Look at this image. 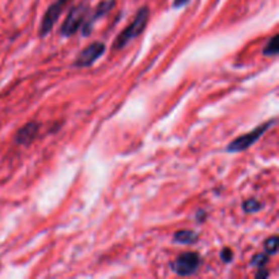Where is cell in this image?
<instances>
[{
    "mask_svg": "<svg viewBox=\"0 0 279 279\" xmlns=\"http://www.w3.org/2000/svg\"><path fill=\"white\" fill-rule=\"evenodd\" d=\"M149 18H150V9L147 6H143L142 9L137 10L132 22L129 23L128 26H125L123 32L116 37L115 42L112 45L113 50H121L123 48L128 45L132 40L141 36L145 32V29H146Z\"/></svg>",
    "mask_w": 279,
    "mask_h": 279,
    "instance_id": "1",
    "label": "cell"
},
{
    "mask_svg": "<svg viewBox=\"0 0 279 279\" xmlns=\"http://www.w3.org/2000/svg\"><path fill=\"white\" fill-rule=\"evenodd\" d=\"M276 123V119H271L265 123L257 125L255 128L249 131V132L240 135L238 137L233 139L232 142L226 146V153H241V151L248 150L249 147H252L255 143L264 135L268 129Z\"/></svg>",
    "mask_w": 279,
    "mask_h": 279,
    "instance_id": "2",
    "label": "cell"
},
{
    "mask_svg": "<svg viewBox=\"0 0 279 279\" xmlns=\"http://www.w3.org/2000/svg\"><path fill=\"white\" fill-rule=\"evenodd\" d=\"M89 13H90L89 6L85 5V3L74 6L73 9L69 10L68 15L64 19L63 25H61L60 34L65 37V38H68V37H71L77 32H79L81 28H82V25L85 23V21H86Z\"/></svg>",
    "mask_w": 279,
    "mask_h": 279,
    "instance_id": "3",
    "label": "cell"
},
{
    "mask_svg": "<svg viewBox=\"0 0 279 279\" xmlns=\"http://www.w3.org/2000/svg\"><path fill=\"white\" fill-rule=\"evenodd\" d=\"M201 265V257L197 252L188 251L177 256V259L170 263V270L179 276H191L196 274Z\"/></svg>",
    "mask_w": 279,
    "mask_h": 279,
    "instance_id": "4",
    "label": "cell"
},
{
    "mask_svg": "<svg viewBox=\"0 0 279 279\" xmlns=\"http://www.w3.org/2000/svg\"><path fill=\"white\" fill-rule=\"evenodd\" d=\"M69 0H56L55 3L48 7L45 11V14L42 17L41 23H40V29H38V34L41 38L46 37L52 32V29L55 26L57 21H59L60 15L64 11L65 6L68 5Z\"/></svg>",
    "mask_w": 279,
    "mask_h": 279,
    "instance_id": "5",
    "label": "cell"
},
{
    "mask_svg": "<svg viewBox=\"0 0 279 279\" xmlns=\"http://www.w3.org/2000/svg\"><path fill=\"white\" fill-rule=\"evenodd\" d=\"M106 46L102 41H94L90 45H87L85 49L79 52L77 59L74 61V67L77 68H87L92 67L101 56L105 53Z\"/></svg>",
    "mask_w": 279,
    "mask_h": 279,
    "instance_id": "6",
    "label": "cell"
},
{
    "mask_svg": "<svg viewBox=\"0 0 279 279\" xmlns=\"http://www.w3.org/2000/svg\"><path fill=\"white\" fill-rule=\"evenodd\" d=\"M115 6H116V0H102V2H100V3L96 6L94 11H93V13H89L86 21H85V23L82 25V28H81L82 36L85 37L90 36L94 23H96L100 18H102V17H105L106 14H109Z\"/></svg>",
    "mask_w": 279,
    "mask_h": 279,
    "instance_id": "7",
    "label": "cell"
},
{
    "mask_svg": "<svg viewBox=\"0 0 279 279\" xmlns=\"http://www.w3.org/2000/svg\"><path fill=\"white\" fill-rule=\"evenodd\" d=\"M40 128H41V124L37 123V121H30V123H26L23 127L17 131L14 137V142L19 146H30L38 136V132H40Z\"/></svg>",
    "mask_w": 279,
    "mask_h": 279,
    "instance_id": "8",
    "label": "cell"
},
{
    "mask_svg": "<svg viewBox=\"0 0 279 279\" xmlns=\"http://www.w3.org/2000/svg\"><path fill=\"white\" fill-rule=\"evenodd\" d=\"M199 241V236L196 232L189 229L177 230L173 234V243L181 244V245H193Z\"/></svg>",
    "mask_w": 279,
    "mask_h": 279,
    "instance_id": "9",
    "label": "cell"
},
{
    "mask_svg": "<svg viewBox=\"0 0 279 279\" xmlns=\"http://www.w3.org/2000/svg\"><path fill=\"white\" fill-rule=\"evenodd\" d=\"M264 204L261 203L260 200H257L255 197H251V199H247V200L243 203V211L247 213V214H255V213H259L260 210H263Z\"/></svg>",
    "mask_w": 279,
    "mask_h": 279,
    "instance_id": "10",
    "label": "cell"
},
{
    "mask_svg": "<svg viewBox=\"0 0 279 279\" xmlns=\"http://www.w3.org/2000/svg\"><path fill=\"white\" fill-rule=\"evenodd\" d=\"M264 252L268 255V256H274L278 253V247H279V237L278 236H271V237L265 238L264 244Z\"/></svg>",
    "mask_w": 279,
    "mask_h": 279,
    "instance_id": "11",
    "label": "cell"
},
{
    "mask_svg": "<svg viewBox=\"0 0 279 279\" xmlns=\"http://www.w3.org/2000/svg\"><path fill=\"white\" fill-rule=\"evenodd\" d=\"M279 52V37L278 34H275L268 40V42L265 44L263 48V55L264 56H276Z\"/></svg>",
    "mask_w": 279,
    "mask_h": 279,
    "instance_id": "12",
    "label": "cell"
},
{
    "mask_svg": "<svg viewBox=\"0 0 279 279\" xmlns=\"http://www.w3.org/2000/svg\"><path fill=\"white\" fill-rule=\"evenodd\" d=\"M270 260V256L267 253H257L251 259V265L255 268H260V267H265V264Z\"/></svg>",
    "mask_w": 279,
    "mask_h": 279,
    "instance_id": "13",
    "label": "cell"
},
{
    "mask_svg": "<svg viewBox=\"0 0 279 279\" xmlns=\"http://www.w3.org/2000/svg\"><path fill=\"white\" fill-rule=\"evenodd\" d=\"M220 256H221V260L224 261V263H230V261L233 260V257H234L233 249H232V248H228V247L222 248Z\"/></svg>",
    "mask_w": 279,
    "mask_h": 279,
    "instance_id": "14",
    "label": "cell"
},
{
    "mask_svg": "<svg viewBox=\"0 0 279 279\" xmlns=\"http://www.w3.org/2000/svg\"><path fill=\"white\" fill-rule=\"evenodd\" d=\"M257 279H265L270 276V271L267 270V268H264V267H260V268H257V272L256 275H255Z\"/></svg>",
    "mask_w": 279,
    "mask_h": 279,
    "instance_id": "15",
    "label": "cell"
},
{
    "mask_svg": "<svg viewBox=\"0 0 279 279\" xmlns=\"http://www.w3.org/2000/svg\"><path fill=\"white\" fill-rule=\"evenodd\" d=\"M207 220V213L204 210H199L196 214V221L199 224H203Z\"/></svg>",
    "mask_w": 279,
    "mask_h": 279,
    "instance_id": "16",
    "label": "cell"
},
{
    "mask_svg": "<svg viewBox=\"0 0 279 279\" xmlns=\"http://www.w3.org/2000/svg\"><path fill=\"white\" fill-rule=\"evenodd\" d=\"M191 0H173V7L174 9H180V7H184L185 5H188Z\"/></svg>",
    "mask_w": 279,
    "mask_h": 279,
    "instance_id": "17",
    "label": "cell"
}]
</instances>
